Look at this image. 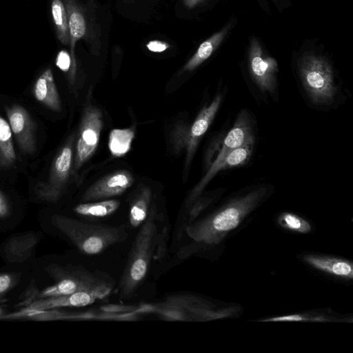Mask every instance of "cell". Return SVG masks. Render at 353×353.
<instances>
[{"label":"cell","mask_w":353,"mask_h":353,"mask_svg":"<svg viewBox=\"0 0 353 353\" xmlns=\"http://www.w3.org/2000/svg\"><path fill=\"white\" fill-rule=\"evenodd\" d=\"M274 191L270 184L252 186L233 198L213 214L185 228L189 238L197 243H219L226 232L233 230L250 212Z\"/></svg>","instance_id":"obj_1"},{"label":"cell","mask_w":353,"mask_h":353,"mask_svg":"<svg viewBox=\"0 0 353 353\" xmlns=\"http://www.w3.org/2000/svg\"><path fill=\"white\" fill-rule=\"evenodd\" d=\"M296 73L303 96L313 108L326 110L342 102L343 88L331 62L314 52L303 54L296 61Z\"/></svg>","instance_id":"obj_2"},{"label":"cell","mask_w":353,"mask_h":353,"mask_svg":"<svg viewBox=\"0 0 353 353\" xmlns=\"http://www.w3.org/2000/svg\"><path fill=\"white\" fill-rule=\"evenodd\" d=\"M156 210L152 207L137 234L121 275L119 295L132 299L144 281L153 259L159 232Z\"/></svg>","instance_id":"obj_3"},{"label":"cell","mask_w":353,"mask_h":353,"mask_svg":"<svg viewBox=\"0 0 353 353\" xmlns=\"http://www.w3.org/2000/svg\"><path fill=\"white\" fill-rule=\"evenodd\" d=\"M52 222L82 253L88 255L100 254L128 237L125 224H91L59 215L53 216Z\"/></svg>","instance_id":"obj_4"},{"label":"cell","mask_w":353,"mask_h":353,"mask_svg":"<svg viewBox=\"0 0 353 353\" xmlns=\"http://www.w3.org/2000/svg\"><path fill=\"white\" fill-rule=\"evenodd\" d=\"M53 275L57 283L39 292H33L35 295L28 302L82 291L104 292L110 294L114 288V281L112 279L79 266L58 267L53 270Z\"/></svg>","instance_id":"obj_5"},{"label":"cell","mask_w":353,"mask_h":353,"mask_svg":"<svg viewBox=\"0 0 353 353\" xmlns=\"http://www.w3.org/2000/svg\"><path fill=\"white\" fill-rule=\"evenodd\" d=\"M247 66L254 94L262 99L270 98L276 101L279 99L278 63L267 53L256 37L250 41Z\"/></svg>","instance_id":"obj_6"},{"label":"cell","mask_w":353,"mask_h":353,"mask_svg":"<svg viewBox=\"0 0 353 353\" xmlns=\"http://www.w3.org/2000/svg\"><path fill=\"white\" fill-rule=\"evenodd\" d=\"M75 137H70L54 157L45 181L34 188L37 196L48 202H57L62 196L72 171Z\"/></svg>","instance_id":"obj_7"},{"label":"cell","mask_w":353,"mask_h":353,"mask_svg":"<svg viewBox=\"0 0 353 353\" xmlns=\"http://www.w3.org/2000/svg\"><path fill=\"white\" fill-rule=\"evenodd\" d=\"M103 128L100 110L90 105L85 108L74 147L72 172L78 170L95 152Z\"/></svg>","instance_id":"obj_8"},{"label":"cell","mask_w":353,"mask_h":353,"mask_svg":"<svg viewBox=\"0 0 353 353\" xmlns=\"http://www.w3.org/2000/svg\"><path fill=\"white\" fill-rule=\"evenodd\" d=\"M254 145L238 147L225 155H218L210 164L208 171L189 195L185 207L188 209L202 192L207 184L222 170L240 166L246 163L252 153Z\"/></svg>","instance_id":"obj_9"},{"label":"cell","mask_w":353,"mask_h":353,"mask_svg":"<svg viewBox=\"0 0 353 353\" xmlns=\"http://www.w3.org/2000/svg\"><path fill=\"white\" fill-rule=\"evenodd\" d=\"M5 111L20 150L26 154H32L36 150V128L30 113L18 104L6 106Z\"/></svg>","instance_id":"obj_10"},{"label":"cell","mask_w":353,"mask_h":353,"mask_svg":"<svg viewBox=\"0 0 353 353\" xmlns=\"http://www.w3.org/2000/svg\"><path fill=\"white\" fill-rule=\"evenodd\" d=\"M225 91L219 92L210 104L199 112L188 131L185 143L187 155L185 168L190 165L201 138L208 131L224 99Z\"/></svg>","instance_id":"obj_11"},{"label":"cell","mask_w":353,"mask_h":353,"mask_svg":"<svg viewBox=\"0 0 353 353\" xmlns=\"http://www.w3.org/2000/svg\"><path fill=\"white\" fill-rule=\"evenodd\" d=\"M134 181L132 174L120 170L108 174L89 187L82 196V201H95L108 199L125 192Z\"/></svg>","instance_id":"obj_12"},{"label":"cell","mask_w":353,"mask_h":353,"mask_svg":"<svg viewBox=\"0 0 353 353\" xmlns=\"http://www.w3.org/2000/svg\"><path fill=\"white\" fill-rule=\"evenodd\" d=\"M104 292H77L67 295L35 299L28 302L24 311H40L63 307H83L108 296Z\"/></svg>","instance_id":"obj_13"},{"label":"cell","mask_w":353,"mask_h":353,"mask_svg":"<svg viewBox=\"0 0 353 353\" xmlns=\"http://www.w3.org/2000/svg\"><path fill=\"white\" fill-rule=\"evenodd\" d=\"M64 3L68 18L70 48L71 66L70 69V79H74L77 63L75 58V46L77 42L87 37L88 22L82 7L76 0H62Z\"/></svg>","instance_id":"obj_14"},{"label":"cell","mask_w":353,"mask_h":353,"mask_svg":"<svg viewBox=\"0 0 353 353\" xmlns=\"http://www.w3.org/2000/svg\"><path fill=\"white\" fill-rule=\"evenodd\" d=\"M33 94L37 101L54 112H61L62 105L51 68H47L36 80Z\"/></svg>","instance_id":"obj_15"},{"label":"cell","mask_w":353,"mask_h":353,"mask_svg":"<svg viewBox=\"0 0 353 353\" xmlns=\"http://www.w3.org/2000/svg\"><path fill=\"white\" fill-rule=\"evenodd\" d=\"M231 27L232 23L228 24L202 42L195 53L185 64L182 72H192L210 58L226 37Z\"/></svg>","instance_id":"obj_16"},{"label":"cell","mask_w":353,"mask_h":353,"mask_svg":"<svg viewBox=\"0 0 353 353\" xmlns=\"http://www.w3.org/2000/svg\"><path fill=\"white\" fill-rule=\"evenodd\" d=\"M303 260L321 271L338 276L352 278V265L347 261L315 255H305Z\"/></svg>","instance_id":"obj_17"},{"label":"cell","mask_w":353,"mask_h":353,"mask_svg":"<svg viewBox=\"0 0 353 353\" xmlns=\"http://www.w3.org/2000/svg\"><path fill=\"white\" fill-rule=\"evenodd\" d=\"M120 206L115 199H104L80 203L73 210L81 216L88 218H103L112 214Z\"/></svg>","instance_id":"obj_18"},{"label":"cell","mask_w":353,"mask_h":353,"mask_svg":"<svg viewBox=\"0 0 353 353\" xmlns=\"http://www.w3.org/2000/svg\"><path fill=\"white\" fill-rule=\"evenodd\" d=\"M10 125L0 115V168L6 169L15 165L17 155Z\"/></svg>","instance_id":"obj_19"},{"label":"cell","mask_w":353,"mask_h":353,"mask_svg":"<svg viewBox=\"0 0 353 353\" xmlns=\"http://www.w3.org/2000/svg\"><path fill=\"white\" fill-rule=\"evenodd\" d=\"M152 201V192L149 188H144L134 198L129 210V221L132 227L138 228L146 220Z\"/></svg>","instance_id":"obj_20"},{"label":"cell","mask_w":353,"mask_h":353,"mask_svg":"<svg viewBox=\"0 0 353 353\" xmlns=\"http://www.w3.org/2000/svg\"><path fill=\"white\" fill-rule=\"evenodd\" d=\"M51 13L57 39L62 44L70 45L68 14L62 0H52Z\"/></svg>","instance_id":"obj_21"},{"label":"cell","mask_w":353,"mask_h":353,"mask_svg":"<svg viewBox=\"0 0 353 353\" xmlns=\"http://www.w3.org/2000/svg\"><path fill=\"white\" fill-rule=\"evenodd\" d=\"M134 138L133 130L114 129L109 134L108 148L110 153L115 157L125 155L130 150Z\"/></svg>","instance_id":"obj_22"},{"label":"cell","mask_w":353,"mask_h":353,"mask_svg":"<svg viewBox=\"0 0 353 353\" xmlns=\"http://www.w3.org/2000/svg\"><path fill=\"white\" fill-rule=\"evenodd\" d=\"M279 221L283 226L293 231L307 232L310 230L309 223L294 214L283 213L279 216Z\"/></svg>","instance_id":"obj_23"},{"label":"cell","mask_w":353,"mask_h":353,"mask_svg":"<svg viewBox=\"0 0 353 353\" xmlns=\"http://www.w3.org/2000/svg\"><path fill=\"white\" fill-rule=\"evenodd\" d=\"M170 228L168 225H164L159 230L153 259L161 261L165 256L170 238Z\"/></svg>","instance_id":"obj_24"},{"label":"cell","mask_w":353,"mask_h":353,"mask_svg":"<svg viewBox=\"0 0 353 353\" xmlns=\"http://www.w3.org/2000/svg\"><path fill=\"white\" fill-rule=\"evenodd\" d=\"M57 65L63 72H68L71 66L70 56L65 52H61L57 59Z\"/></svg>","instance_id":"obj_25"},{"label":"cell","mask_w":353,"mask_h":353,"mask_svg":"<svg viewBox=\"0 0 353 353\" xmlns=\"http://www.w3.org/2000/svg\"><path fill=\"white\" fill-rule=\"evenodd\" d=\"M14 281V277L10 274H0V296L12 286Z\"/></svg>","instance_id":"obj_26"},{"label":"cell","mask_w":353,"mask_h":353,"mask_svg":"<svg viewBox=\"0 0 353 353\" xmlns=\"http://www.w3.org/2000/svg\"><path fill=\"white\" fill-rule=\"evenodd\" d=\"M146 47L150 51L154 52H161L166 50L169 48V45L163 41L154 40L149 41Z\"/></svg>","instance_id":"obj_27"},{"label":"cell","mask_w":353,"mask_h":353,"mask_svg":"<svg viewBox=\"0 0 353 353\" xmlns=\"http://www.w3.org/2000/svg\"><path fill=\"white\" fill-rule=\"evenodd\" d=\"M10 212V205L7 197L0 190V219L7 217Z\"/></svg>","instance_id":"obj_28"},{"label":"cell","mask_w":353,"mask_h":353,"mask_svg":"<svg viewBox=\"0 0 353 353\" xmlns=\"http://www.w3.org/2000/svg\"><path fill=\"white\" fill-rule=\"evenodd\" d=\"M307 319L301 314H291L283 316L274 317L263 320V321H301Z\"/></svg>","instance_id":"obj_29"},{"label":"cell","mask_w":353,"mask_h":353,"mask_svg":"<svg viewBox=\"0 0 353 353\" xmlns=\"http://www.w3.org/2000/svg\"><path fill=\"white\" fill-rule=\"evenodd\" d=\"M205 0H183L184 5L189 9H192L199 4L203 3Z\"/></svg>","instance_id":"obj_30"},{"label":"cell","mask_w":353,"mask_h":353,"mask_svg":"<svg viewBox=\"0 0 353 353\" xmlns=\"http://www.w3.org/2000/svg\"><path fill=\"white\" fill-rule=\"evenodd\" d=\"M3 310L2 307L0 306V318L1 316L3 315Z\"/></svg>","instance_id":"obj_31"}]
</instances>
